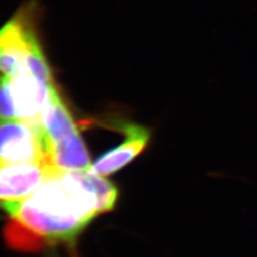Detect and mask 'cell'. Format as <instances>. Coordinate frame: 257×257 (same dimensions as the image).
I'll return each mask as SVG.
<instances>
[{
	"label": "cell",
	"mask_w": 257,
	"mask_h": 257,
	"mask_svg": "<svg viewBox=\"0 0 257 257\" xmlns=\"http://www.w3.org/2000/svg\"><path fill=\"white\" fill-rule=\"evenodd\" d=\"M0 159L54 166L43 128L23 122L0 124Z\"/></svg>",
	"instance_id": "cell-3"
},
{
	"label": "cell",
	"mask_w": 257,
	"mask_h": 257,
	"mask_svg": "<svg viewBox=\"0 0 257 257\" xmlns=\"http://www.w3.org/2000/svg\"><path fill=\"white\" fill-rule=\"evenodd\" d=\"M0 72L7 76L35 75L52 83L50 66L26 15H16L0 29Z\"/></svg>",
	"instance_id": "cell-2"
},
{
	"label": "cell",
	"mask_w": 257,
	"mask_h": 257,
	"mask_svg": "<svg viewBox=\"0 0 257 257\" xmlns=\"http://www.w3.org/2000/svg\"><path fill=\"white\" fill-rule=\"evenodd\" d=\"M7 122H19L13 104L10 77L0 76V124Z\"/></svg>",
	"instance_id": "cell-8"
},
{
	"label": "cell",
	"mask_w": 257,
	"mask_h": 257,
	"mask_svg": "<svg viewBox=\"0 0 257 257\" xmlns=\"http://www.w3.org/2000/svg\"><path fill=\"white\" fill-rule=\"evenodd\" d=\"M121 128L126 135L125 140L100 157L88 170L103 177L111 175L130 163L147 146L150 139L148 128L134 123H124Z\"/></svg>",
	"instance_id": "cell-6"
},
{
	"label": "cell",
	"mask_w": 257,
	"mask_h": 257,
	"mask_svg": "<svg viewBox=\"0 0 257 257\" xmlns=\"http://www.w3.org/2000/svg\"><path fill=\"white\" fill-rule=\"evenodd\" d=\"M57 170L54 166L13 163L0 159V202L28 196Z\"/></svg>",
	"instance_id": "cell-5"
},
{
	"label": "cell",
	"mask_w": 257,
	"mask_h": 257,
	"mask_svg": "<svg viewBox=\"0 0 257 257\" xmlns=\"http://www.w3.org/2000/svg\"><path fill=\"white\" fill-rule=\"evenodd\" d=\"M52 85L30 74L10 77L12 99L19 122L42 127V116Z\"/></svg>",
	"instance_id": "cell-4"
},
{
	"label": "cell",
	"mask_w": 257,
	"mask_h": 257,
	"mask_svg": "<svg viewBox=\"0 0 257 257\" xmlns=\"http://www.w3.org/2000/svg\"><path fill=\"white\" fill-rule=\"evenodd\" d=\"M42 128L50 151L79 136L74 119L54 85L51 87L50 98L42 116Z\"/></svg>",
	"instance_id": "cell-7"
},
{
	"label": "cell",
	"mask_w": 257,
	"mask_h": 257,
	"mask_svg": "<svg viewBox=\"0 0 257 257\" xmlns=\"http://www.w3.org/2000/svg\"><path fill=\"white\" fill-rule=\"evenodd\" d=\"M119 192L89 170H57L26 197L3 200L11 220L50 243L74 242L96 216L114 209Z\"/></svg>",
	"instance_id": "cell-1"
}]
</instances>
